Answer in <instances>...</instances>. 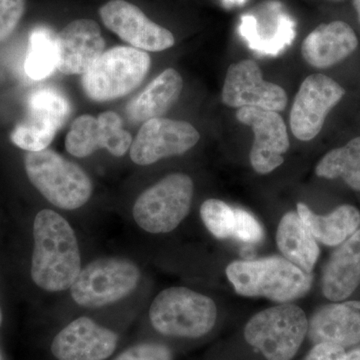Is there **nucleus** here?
I'll return each mask as SVG.
<instances>
[{"label":"nucleus","mask_w":360,"mask_h":360,"mask_svg":"<svg viewBox=\"0 0 360 360\" xmlns=\"http://www.w3.org/2000/svg\"><path fill=\"white\" fill-rule=\"evenodd\" d=\"M345 348L331 343H317L305 360H345Z\"/></svg>","instance_id":"nucleus-30"},{"label":"nucleus","mask_w":360,"mask_h":360,"mask_svg":"<svg viewBox=\"0 0 360 360\" xmlns=\"http://www.w3.org/2000/svg\"><path fill=\"white\" fill-rule=\"evenodd\" d=\"M227 278L240 295L265 297L288 302L307 295L311 288V274L285 258L238 260L226 267Z\"/></svg>","instance_id":"nucleus-2"},{"label":"nucleus","mask_w":360,"mask_h":360,"mask_svg":"<svg viewBox=\"0 0 360 360\" xmlns=\"http://www.w3.org/2000/svg\"><path fill=\"white\" fill-rule=\"evenodd\" d=\"M348 304L350 305V307H354V309L360 310V302H347Z\"/></svg>","instance_id":"nucleus-33"},{"label":"nucleus","mask_w":360,"mask_h":360,"mask_svg":"<svg viewBox=\"0 0 360 360\" xmlns=\"http://www.w3.org/2000/svg\"><path fill=\"white\" fill-rule=\"evenodd\" d=\"M25 8V0H0V41L8 39L15 30Z\"/></svg>","instance_id":"nucleus-28"},{"label":"nucleus","mask_w":360,"mask_h":360,"mask_svg":"<svg viewBox=\"0 0 360 360\" xmlns=\"http://www.w3.org/2000/svg\"><path fill=\"white\" fill-rule=\"evenodd\" d=\"M70 101L59 90L44 87L28 97L25 117L14 127L11 141L28 153L47 148L70 117Z\"/></svg>","instance_id":"nucleus-9"},{"label":"nucleus","mask_w":360,"mask_h":360,"mask_svg":"<svg viewBox=\"0 0 360 360\" xmlns=\"http://www.w3.org/2000/svg\"><path fill=\"white\" fill-rule=\"evenodd\" d=\"M236 118L255 132L250 151V163L260 174H267L284 162L283 155L290 148L288 127L276 111L257 108H243L236 111Z\"/></svg>","instance_id":"nucleus-15"},{"label":"nucleus","mask_w":360,"mask_h":360,"mask_svg":"<svg viewBox=\"0 0 360 360\" xmlns=\"http://www.w3.org/2000/svg\"><path fill=\"white\" fill-rule=\"evenodd\" d=\"M104 25L143 51H162L174 46V34L149 20L136 6L125 0H110L99 9Z\"/></svg>","instance_id":"nucleus-14"},{"label":"nucleus","mask_w":360,"mask_h":360,"mask_svg":"<svg viewBox=\"0 0 360 360\" xmlns=\"http://www.w3.org/2000/svg\"><path fill=\"white\" fill-rule=\"evenodd\" d=\"M309 333V319L300 307L276 305L251 317L245 328L248 345L267 360H291Z\"/></svg>","instance_id":"nucleus-5"},{"label":"nucleus","mask_w":360,"mask_h":360,"mask_svg":"<svg viewBox=\"0 0 360 360\" xmlns=\"http://www.w3.org/2000/svg\"><path fill=\"white\" fill-rule=\"evenodd\" d=\"M345 94L343 87L326 75L316 73L305 78L290 111V129L296 139L302 141L315 139L326 116Z\"/></svg>","instance_id":"nucleus-10"},{"label":"nucleus","mask_w":360,"mask_h":360,"mask_svg":"<svg viewBox=\"0 0 360 360\" xmlns=\"http://www.w3.org/2000/svg\"><path fill=\"white\" fill-rule=\"evenodd\" d=\"M149 319L161 335L198 338L214 326L217 307L208 296L187 288H169L151 303Z\"/></svg>","instance_id":"nucleus-4"},{"label":"nucleus","mask_w":360,"mask_h":360,"mask_svg":"<svg viewBox=\"0 0 360 360\" xmlns=\"http://www.w3.org/2000/svg\"><path fill=\"white\" fill-rule=\"evenodd\" d=\"M276 243L285 259L311 274L319 259V248L298 213L288 212L281 219Z\"/></svg>","instance_id":"nucleus-23"},{"label":"nucleus","mask_w":360,"mask_h":360,"mask_svg":"<svg viewBox=\"0 0 360 360\" xmlns=\"http://www.w3.org/2000/svg\"><path fill=\"white\" fill-rule=\"evenodd\" d=\"M141 271L134 262L118 257L98 258L80 270L70 288L78 305L98 309L122 300L136 288Z\"/></svg>","instance_id":"nucleus-8"},{"label":"nucleus","mask_w":360,"mask_h":360,"mask_svg":"<svg viewBox=\"0 0 360 360\" xmlns=\"http://www.w3.org/2000/svg\"><path fill=\"white\" fill-rule=\"evenodd\" d=\"M118 338L89 317H79L59 331L51 345L58 360H105L115 352Z\"/></svg>","instance_id":"nucleus-16"},{"label":"nucleus","mask_w":360,"mask_h":360,"mask_svg":"<svg viewBox=\"0 0 360 360\" xmlns=\"http://www.w3.org/2000/svg\"><path fill=\"white\" fill-rule=\"evenodd\" d=\"M297 213L312 236L326 245H341L360 226V212L352 205H340L328 215H317L300 202Z\"/></svg>","instance_id":"nucleus-22"},{"label":"nucleus","mask_w":360,"mask_h":360,"mask_svg":"<svg viewBox=\"0 0 360 360\" xmlns=\"http://www.w3.org/2000/svg\"><path fill=\"white\" fill-rule=\"evenodd\" d=\"M359 285L360 229L331 255L322 276V292L331 302H341Z\"/></svg>","instance_id":"nucleus-19"},{"label":"nucleus","mask_w":360,"mask_h":360,"mask_svg":"<svg viewBox=\"0 0 360 360\" xmlns=\"http://www.w3.org/2000/svg\"><path fill=\"white\" fill-rule=\"evenodd\" d=\"M359 46V39L352 26L345 21L322 23L303 40L302 54L315 68H331L352 56Z\"/></svg>","instance_id":"nucleus-18"},{"label":"nucleus","mask_w":360,"mask_h":360,"mask_svg":"<svg viewBox=\"0 0 360 360\" xmlns=\"http://www.w3.org/2000/svg\"><path fill=\"white\" fill-rule=\"evenodd\" d=\"M345 360H360V347H356L350 352H347Z\"/></svg>","instance_id":"nucleus-31"},{"label":"nucleus","mask_w":360,"mask_h":360,"mask_svg":"<svg viewBox=\"0 0 360 360\" xmlns=\"http://www.w3.org/2000/svg\"><path fill=\"white\" fill-rule=\"evenodd\" d=\"M236 224L234 238L248 243H259L264 238V229L252 214L240 208H234Z\"/></svg>","instance_id":"nucleus-27"},{"label":"nucleus","mask_w":360,"mask_h":360,"mask_svg":"<svg viewBox=\"0 0 360 360\" xmlns=\"http://www.w3.org/2000/svg\"><path fill=\"white\" fill-rule=\"evenodd\" d=\"M193 198V181L188 175H167L139 195L132 210L134 219L143 231L167 233L186 219Z\"/></svg>","instance_id":"nucleus-7"},{"label":"nucleus","mask_w":360,"mask_h":360,"mask_svg":"<svg viewBox=\"0 0 360 360\" xmlns=\"http://www.w3.org/2000/svg\"><path fill=\"white\" fill-rule=\"evenodd\" d=\"M354 6L360 22V0H354Z\"/></svg>","instance_id":"nucleus-32"},{"label":"nucleus","mask_w":360,"mask_h":360,"mask_svg":"<svg viewBox=\"0 0 360 360\" xmlns=\"http://www.w3.org/2000/svg\"><path fill=\"white\" fill-rule=\"evenodd\" d=\"M2 321V314H1V309H0V324H1Z\"/></svg>","instance_id":"nucleus-34"},{"label":"nucleus","mask_w":360,"mask_h":360,"mask_svg":"<svg viewBox=\"0 0 360 360\" xmlns=\"http://www.w3.org/2000/svg\"><path fill=\"white\" fill-rule=\"evenodd\" d=\"M104 47L96 21H72L56 34V68L66 75H84L101 58Z\"/></svg>","instance_id":"nucleus-17"},{"label":"nucleus","mask_w":360,"mask_h":360,"mask_svg":"<svg viewBox=\"0 0 360 360\" xmlns=\"http://www.w3.org/2000/svg\"><path fill=\"white\" fill-rule=\"evenodd\" d=\"M200 217L215 238L224 239L233 236L236 224L234 208L219 200H207L200 207Z\"/></svg>","instance_id":"nucleus-26"},{"label":"nucleus","mask_w":360,"mask_h":360,"mask_svg":"<svg viewBox=\"0 0 360 360\" xmlns=\"http://www.w3.org/2000/svg\"><path fill=\"white\" fill-rule=\"evenodd\" d=\"M182 89L184 80L181 75L174 68H168L130 101L127 115L135 123L161 117L177 103Z\"/></svg>","instance_id":"nucleus-21"},{"label":"nucleus","mask_w":360,"mask_h":360,"mask_svg":"<svg viewBox=\"0 0 360 360\" xmlns=\"http://www.w3.org/2000/svg\"><path fill=\"white\" fill-rule=\"evenodd\" d=\"M131 144V135L123 129L122 118L113 111H106L98 117L79 116L71 124L65 139L66 150L80 158L101 148L120 158L129 150Z\"/></svg>","instance_id":"nucleus-13"},{"label":"nucleus","mask_w":360,"mask_h":360,"mask_svg":"<svg viewBox=\"0 0 360 360\" xmlns=\"http://www.w3.org/2000/svg\"><path fill=\"white\" fill-rule=\"evenodd\" d=\"M33 238L32 281L49 292L70 288L82 270V258L70 222L53 210H41L35 217Z\"/></svg>","instance_id":"nucleus-1"},{"label":"nucleus","mask_w":360,"mask_h":360,"mask_svg":"<svg viewBox=\"0 0 360 360\" xmlns=\"http://www.w3.org/2000/svg\"><path fill=\"white\" fill-rule=\"evenodd\" d=\"M221 97L225 105L233 108H257L278 112L288 105L285 90L265 82L259 65L250 59L229 66Z\"/></svg>","instance_id":"nucleus-12"},{"label":"nucleus","mask_w":360,"mask_h":360,"mask_svg":"<svg viewBox=\"0 0 360 360\" xmlns=\"http://www.w3.org/2000/svg\"><path fill=\"white\" fill-rule=\"evenodd\" d=\"M310 340L342 347L360 343V310L348 303L321 307L309 321Z\"/></svg>","instance_id":"nucleus-20"},{"label":"nucleus","mask_w":360,"mask_h":360,"mask_svg":"<svg viewBox=\"0 0 360 360\" xmlns=\"http://www.w3.org/2000/svg\"><path fill=\"white\" fill-rule=\"evenodd\" d=\"M315 174L322 179H342L348 186L360 191V136L326 153L317 163Z\"/></svg>","instance_id":"nucleus-24"},{"label":"nucleus","mask_w":360,"mask_h":360,"mask_svg":"<svg viewBox=\"0 0 360 360\" xmlns=\"http://www.w3.org/2000/svg\"><path fill=\"white\" fill-rule=\"evenodd\" d=\"M150 65V56L146 51L134 47H113L103 52L82 75V87L92 101H113L139 87Z\"/></svg>","instance_id":"nucleus-6"},{"label":"nucleus","mask_w":360,"mask_h":360,"mask_svg":"<svg viewBox=\"0 0 360 360\" xmlns=\"http://www.w3.org/2000/svg\"><path fill=\"white\" fill-rule=\"evenodd\" d=\"M56 34L46 26L34 28L30 35L25 70L33 80L49 77L56 68Z\"/></svg>","instance_id":"nucleus-25"},{"label":"nucleus","mask_w":360,"mask_h":360,"mask_svg":"<svg viewBox=\"0 0 360 360\" xmlns=\"http://www.w3.org/2000/svg\"><path fill=\"white\" fill-rule=\"evenodd\" d=\"M333 1H340V0H333Z\"/></svg>","instance_id":"nucleus-35"},{"label":"nucleus","mask_w":360,"mask_h":360,"mask_svg":"<svg viewBox=\"0 0 360 360\" xmlns=\"http://www.w3.org/2000/svg\"><path fill=\"white\" fill-rule=\"evenodd\" d=\"M25 167L32 186L56 207L77 210L91 196L94 186L89 175L56 151L46 148L28 153Z\"/></svg>","instance_id":"nucleus-3"},{"label":"nucleus","mask_w":360,"mask_h":360,"mask_svg":"<svg viewBox=\"0 0 360 360\" xmlns=\"http://www.w3.org/2000/svg\"><path fill=\"white\" fill-rule=\"evenodd\" d=\"M113 360H172V352L158 343H143L129 348Z\"/></svg>","instance_id":"nucleus-29"},{"label":"nucleus","mask_w":360,"mask_h":360,"mask_svg":"<svg viewBox=\"0 0 360 360\" xmlns=\"http://www.w3.org/2000/svg\"><path fill=\"white\" fill-rule=\"evenodd\" d=\"M200 134L182 120L153 118L143 123L130 148V158L139 165H150L163 158L181 155L193 148Z\"/></svg>","instance_id":"nucleus-11"}]
</instances>
